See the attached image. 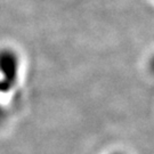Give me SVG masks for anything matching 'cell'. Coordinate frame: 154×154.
Wrapping results in <instances>:
<instances>
[{
  "mask_svg": "<svg viewBox=\"0 0 154 154\" xmlns=\"http://www.w3.org/2000/svg\"><path fill=\"white\" fill-rule=\"evenodd\" d=\"M20 60L14 50L0 49V93H8L16 85Z\"/></svg>",
  "mask_w": 154,
  "mask_h": 154,
  "instance_id": "6da1fadb",
  "label": "cell"
},
{
  "mask_svg": "<svg viewBox=\"0 0 154 154\" xmlns=\"http://www.w3.org/2000/svg\"><path fill=\"white\" fill-rule=\"evenodd\" d=\"M6 116H7V114H6L5 109H4V107H2L1 105H0V126H1V125H2L4 122H5Z\"/></svg>",
  "mask_w": 154,
  "mask_h": 154,
  "instance_id": "7a4b0ae2",
  "label": "cell"
},
{
  "mask_svg": "<svg viewBox=\"0 0 154 154\" xmlns=\"http://www.w3.org/2000/svg\"><path fill=\"white\" fill-rule=\"evenodd\" d=\"M149 70H151L152 73L154 74V56L149 60Z\"/></svg>",
  "mask_w": 154,
  "mask_h": 154,
  "instance_id": "3957f363",
  "label": "cell"
},
{
  "mask_svg": "<svg viewBox=\"0 0 154 154\" xmlns=\"http://www.w3.org/2000/svg\"><path fill=\"white\" fill-rule=\"evenodd\" d=\"M116 154H120V153H116Z\"/></svg>",
  "mask_w": 154,
  "mask_h": 154,
  "instance_id": "277c9868",
  "label": "cell"
}]
</instances>
